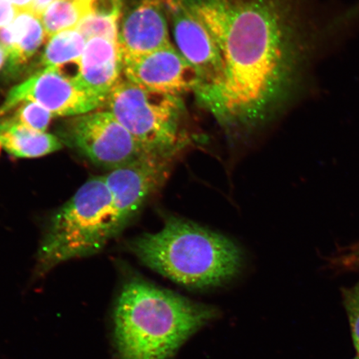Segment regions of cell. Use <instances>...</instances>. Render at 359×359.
<instances>
[{
	"instance_id": "6da1fadb",
	"label": "cell",
	"mask_w": 359,
	"mask_h": 359,
	"mask_svg": "<svg viewBox=\"0 0 359 359\" xmlns=\"http://www.w3.org/2000/svg\"><path fill=\"white\" fill-rule=\"evenodd\" d=\"M212 34L223 79L196 97L232 136L257 131L302 93L327 29L305 0H182Z\"/></svg>"
},
{
	"instance_id": "7a4b0ae2",
	"label": "cell",
	"mask_w": 359,
	"mask_h": 359,
	"mask_svg": "<svg viewBox=\"0 0 359 359\" xmlns=\"http://www.w3.org/2000/svg\"><path fill=\"white\" fill-rule=\"evenodd\" d=\"M213 307L133 278L114 309L121 359H170L186 341L217 317Z\"/></svg>"
},
{
	"instance_id": "3957f363",
	"label": "cell",
	"mask_w": 359,
	"mask_h": 359,
	"mask_svg": "<svg viewBox=\"0 0 359 359\" xmlns=\"http://www.w3.org/2000/svg\"><path fill=\"white\" fill-rule=\"evenodd\" d=\"M129 248L152 271L191 289L222 285L243 264L241 249L227 237L176 217L160 231L132 241Z\"/></svg>"
},
{
	"instance_id": "277c9868",
	"label": "cell",
	"mask_w": 359,
	"mask_h": 359,
	"mask_svg": "<svg viewBox=\"0 0 359 359\" xmlns=\"http://www.w3.org/2000/svg\"><path fill=\"white\" fill-rule=\"evenodd\" d=\"M119 234L104 176L93 177L53 215L35 272L43 276L69 260L100 253Z\"/></svg>"
},
{
	"instance_id": "5b68a950",
	"label": "cell",
	"mask_w": 359,
	"mask_h": 359,
	"mask_svg": "<svg viewBox=\"0 0 359 359\" xmlns=\"http://www.w3.org/2000/svg\"><path fill=\"white\" fill-rule=\"evenodd\" d=\"M106 104L151 155L176 160L191 144L189 123L181 97L154 91L121 78Z\"/></svg>"
},
{
	"instance_id": "8992f818",
	"label": "cell",
	"mask_w": 359,
	"mask_h": 359,
	"mask_svg": "<svg viewBox=\"0 0 359 359\" xmlns=\"http://www.w3.org/2000/svg\"><path fill=\"white\" fill-rule=\"evenodd\" d=\"M57 135L62 144L109 172L151 155L109 111L76 116L61 125Z\"/></svg>"
},
{
	"instance_id": "52a82bcc",
	"label": "cell",
	"mask_w": 359,
	"mask_h": 359,
	"mask_svg": "<svg viewBox=\"0 0 359 359\" xmlns=\"http://www.w3.org/2000/svg\"><path fill=\"white\" fill-rule=\"evenodd\" d=\"M28 101L37 102L53 116H60L89 114L106 103L53 67H46L13 88L0 106V118Z\"/></svg>"
},
{
	"instance_id": "ba28073f",
	"label": "cell",
	"mask_w": 359,
	"mask_h": 359,
	"mask_svg": "<svg viewBox=\"0 0 359 359\" xmlns=\"http://www.w3.org/2000/svg\"><path fill=\"white\" fill-rule=\"evenodd\" d=\"M175 160L147 155L104 176L119 233L165 185Z\"/></svg>"
},
{
	"instance_id": "9c48e42d",
	"label": "cell",
	"mask_w": 359,
	"mask_h": 359,
	"mask_svg": "<svg viewBox=\"0 0 359 359\" xmlns=\"http://www.w3.org/2000/svg\"><path fill=\"white\" fill-rule=\"evenodd\" d=\"M165 6L175 48L202 79V86L195 95L217 87L223 79V66L212 34L182 0H165Z\"/></svg>"
},
{
	"instance_id": "30bf717a",
	"label": "cell",
	"mask_w": 359,
	"mask_h": 359,
	"mask_svg": "<svg viewBox=\"0 0 359 359\" xmlns=\"http://www.w3.org/2000/svg\"><path fill=\"white\" fill-rule=\"evenodd\" d=\"M123 74L139 86L172 96L196 93L202 86L198 71L174 45L123 60Z\"/></svg>"
},
{
	"instance_id": "8fae6325",
	"label": "cell",
	"mask_w": 359,
	"mask_h": 359,
	"mask_svg": "<svg viewBox=\"0 0 359 359\" xmlns=\"http://www.w3.org/2000/svg\"><path fill=\"white\" fill-rule=\"evenodd\" d=\"M170 40L165 0H137L122 13L118 43L123 60L172 46Z\"/></svg>"
},
{
	"instance_id": "7c38bea8",
	"label": "cell",
	"mask_w": 359,
	"mask_h": 359,
	"mask_svg": "<svg viewBox=\"0 0 359 359\" xmlns=\"http://www.w3.org/2000/svg\"><path fill=\"white\" fill-rule=\"evenodd\" d=\"M123 72L118 42L100 37L87 40L81 57L80 83L85 89L107 102Z\"/></svg>"
},
{
	"instance_id": "4fadbf2b",
	"label": "cell",
	"mask_w": 359,
	"mask_h": 359,
	"mask_svg": "<svg viewBox=\"0 0 359 359\" xmlns=\"http://www.w3.org/2000/svg\"><path fill=\"white\" fill-rule=\"evenodd\" d=\"M46 39L39 17L30 11L18 13L10 25L0 29V45L7 52L8 70L11 73L20 70Z\"/></svg>"
},
{
	"instance_id": "5bb4252c",
	"label": "cell",
	"mask_w": 359,
	"mask_h": 359,
	"mask_svg": "<svg viewBox=\"0 0 359 359\" xmlns=\"http://www.w3.org/2000/svg\"><path fill=\"white\" fill-rule=\"evenodd\" d=\"M0 145L19 158H36L64 147L55 135L34 131L11 118L0 120Z\"/></svg>"
},
{
	"instance_id": "9a60e30c",
	"label": "cell",
	"mask_w": 359,
	"mask_h": 359,
	"mask_svg": "<svg viewBox=\"0 0 359 359\" xmlns=\"http://www.w3.org/2000/svg\"><path fill=\"white\" fill-rule=\"evenodd\" d=\"M123 0H95L89 13L76 29L89 39L100 37L118 42Z\"/></svg>"
},
{
	"instance_id": "2e32d148",
	"label": "cell",
	"mask_w": 359,
	"mask_h": 359,
	"mask_svg": "<svg viewBox=\"0 0 359 359\" xmlns=\"http://www.w3.org/2000/svg\"><path fill=\"white\" fill-rule=\"evenodd\" d=\"M91 10L92 3L78 0H55L41 16L47 37L77 29L84 18L91 13Z\"/></svg>"
},
{
	"instance_id": "e0dca14e",
	"label": "cell",
	"mask_w": 359,
	"mask_h": 359,
	"mask_svg": "<svg viewBox=\"0 0 359 359\" xmlns=\"http://www.w3.org/2000/svg\"><path fill=\"white\" fill-rule=\"evenodd\" d=\"M87 39L77 29L64 31L49 38L41 58L46 67H57L81 60Z\"/></svg>"
},
{
	"instance_id": "ac0fdd59",
	"label": "cell",
	"mask_w": 359,
	"mask_h": 359,
	"mask_svg": "<svg viewBox=\"0 0 359 359\" xmlns=\"http://www.w3.org/2000/svg\"><path fill=\"white\" fill-rule=\"evenodd\" d=\"M13 110L15 111L11 116V118L40 133L46 131L53 116H55L45 107L34 102H22Z\"/></svg>"
},
{
	"instance_id": "d6986e66",
	"label": "cell",
	"mask_w": 359,
	"mask_h": 359,
	"mask_svg": "<svg viewBox=\"0 0 359 359\" xmlns=\"http://www.w3.org/2000/svg\"><path fill=\"white\" fill-rule=\"evenodd\" d=\"M343 300L346 309L354 347L359 357V281L343 290Z\"/></svg>"
},
{
	"instance_id": "ffe728a7",
	"label": "cell",
	"mask_w": 359,
	"mask_h": 359,
	"mask_svg": "<svg viewBox=\"0 0 359 359\" xmlns=\"http://www.w3.org/2000/svg\"><path fill=\"white\" fill-rule=\"evenodd\" d=\"M339 266L348 269H359V242L348 247L337 259Z\"/></svg>"
},
{
	"instance_id": "44dd1931",
	"label": "cell",
	"mask_w": 359,
	"mask_h": 359,
	"mask_svg": "<svg viewBox=\"0 0 359 359\" xmlns=\"http://www.w3.org/2000/svg\"><path fill=\"white\" fill-rule=\"evenodd\" d=\"M18 13L7 0H0V29L10 25L15 20Z\"/></svg>"
},
{
	"instance_id": "7402d4cb",
	"label": "cell",
	"mask_w": 359,
	"mask_h": 359,
	"mask_svg": "<svg viewBox=\"0 0 359 359\" xmlns=\"http://www.w3.org/2000/svg\"><path fill=\"white\" fill-rule=\"evenodd\" d=\"M55 0H34L32 11L36 16H38L41 19V16L45 11L50 6L51 4L55 2Z\"/></svg>"
},
{
	"instance_id": "603a6c76",
	"label": "cell",
	"mask_w": 359,
	"mask_h": 359,
	"mask_svg": "<svg viewBox=\"0 0 359 359\" xmlns=\"http://www.w3.org/2000/svg\"><path fill=\"white\" fill-rule=\"evenodd\" d=\"M11 3L18 12L32 11L34 0H7Z\"/></svg>"
},
{
	"instance_id": "cb8c5ba5",
	"label": "cell",
	"mask_w": 359,
	"mask_h": 359,
	"mask_svg": "<svg viewBox=\"0 0 359 359\" xmlns=\"http://www.w3.org/2000/svg\"><path fill=\"white\" fill-rule=\"evenodd\" d=\"M7 58L8 55L6 49L0 45V69H1L4 65L6 64Z\"/></svg>"
},
{
	"instance_id": "d4e9b609",
	"label": "cell",
	"mask_w": 359,
	"mask_h": 359,
	"mask_svg": "<svg viewBox=\"0 0 359 359\" xmlns=\"http://www.w3.org/2000/svg\"><path fill=\"white\" fill-rule=\"evenodd\" d=\"M78 1L86 2V3H93V1H95V0H78Z\"/></svg>"
},
{
	"instance_id": "484cf974",
	"label": "cell",
	"mask_w": 359,
	"mask_h": 359,
	"mask_svg": "<svg viewBox=\"0 0 359 359\" xmlns=\"http://www.w3.org/2000/svg\"><path fill=\"white\" fill-rule=\"evenodd\" d=\"M354 359H359V357H358V356H357V357H356L355 358H354Z\"/></svg>"
},
{
	"instance_id": "4316f807",
	"label": "cell",
	"mask_w": 359,
	"mask_h": 359,
	"mask_svg": "<svg viewBox=\"0 0 359 359\" xmlns=\"http://www.w3.org/2000/svg\"><path fill=\"white\" fill-rule=\"evenodd\" d=\"M0 147H1V145H0Z\"/></svg>"
}]
</instances>
